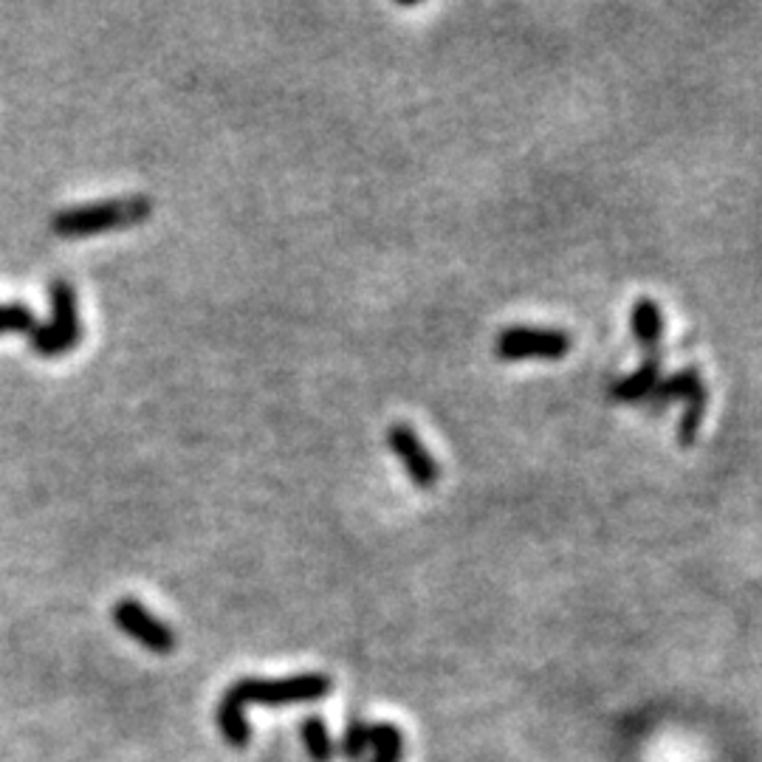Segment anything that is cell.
Wrapping results in <instances>:
<instances>
[{"label": "cell", "mask_w": 762, "mask_h": 762, "mask_svg": "<svg viewBox=\"0 0 762 762\" xmlns=\"http://www.w3.org/2000/svg\"><path fill=\"white\" fill-rule=\"evenodd\" d=\"M370 740V760L368 762H401L404 760V735H401L399 726L381 720L373 724L368 731Z\"/></svg>", "instance_id": "8fae6325"}, {"label": "cell", "mask_w": 762, "mask_h": 762, "mask_svg": "<svg viewBox=\"0 0 762 762\" xmlns=\"http://www.w3.org/2000/svg\"><path fill=\"white\" fill-rule=\"evenodd\" d=\"M632 336L636 343L647 350V354H655L661 336H664V314L658 309L655 300L650 296H641L636 305H632Z\"/></svg>", "instance_id": "ba28073f"}, {"label": "cell", "mask_w": 762, "mask_h": 762, "mask_svg": "<svg viewBox=\"0 0 762 762\" xmlns=\"http://www.w3.org/2000/svg\"><path fill=\"white\" fill-rule=\"evenodd\" d=\"M571 350V336L565 330L548 328H506L497 336L494 354L506 362L519 359H562Z\"/></svg>", "instance_id": "277c9868"}, {"label": "cell", "mask_w": 762, "mask_h": 762, "mask_svg": "<svg viewBox=\"0 0 762 762\" xmlns=\"http://www.w3.org/2000/svg\"><path fill=\"white\" fill-rule=\"evenodd\" d=\"M334 692V681L323 672H305V675L280 677V681H264V677H240L237 684L226 690L232 701L240 706H296L323 701L325 695Z\"/></svg>", "instance_id": "7a4b0ae2"}, {"label": "cell", "mask_w": 762, "mask_h": 762, "mask_svg": "<svg viewBox=\"0 0 762 762\" xmlns=\"http://www.w3.org/2000/svg\"><path fill=\"white\" fill-rule=\"evenodd\" d=\"M217 729H221V735H224V740L232 749H246L251 740L249 720H246V706H240L237 701H232L229 695H224V701L217 704Z\"/></svg>", "instance_id": "30bf717a"}, {"label": "cell", "mask_w": 762, "mask_h": 762, "mask_svg": "<svg viewBox=\"0 0 762 762\" xmlns=\"http://www.w3.org/2000/svg\"><path fill=\"white\" fill-rule=\"evenodd\" d=\"M658 381H661V356L655 350V354L647 356L645 365L636 373L613 384L610 399L621 401V404H638V401L650 399L652 390L658 388Z\"/></svg>", "instance_id": "52a82bcc"}, {"label": "cell", "mask_w": 762, "mask_h": 762, "mask_svg": "<svg viewBox=\"0 0 762 762\" xmlns=\"http://www.w3.org/2000/svg\"><path fill=\"white\" fill-rule=\"evenodd\" d=\"M388 444L395 452V458L404 463V469H407L410 480H413L415 486L433 489L435 483H438V463H435L433 455L427 452L424 440L415 435L413 427H407V424H393V427L388 429Z\"/></svg>", "instance_id": "8992f818"}, {"label": "cell", "mask_w": 762, "mask_h": 762, "mask_svg": "<svg viewBox=\"0 0 762 762\" xmlns=\"http://www.w3.org/2000/svg\"><path fill=\"white\" fill-rule=\"evenodd\" d=\"M706 404H709V390H701L692 399L684 401V418H681V427H677V444L681 447H692L697 438V429H701V421H704Z\"/></svg>", "instance_id": "5bb4252c"}, {"label": "cell", "mask_w": 762, "mask_h": 762, "mask_svg": "<svg viewBox=\"0 0 762 762\" xmlns=\"http://www.w3.org/2000/svg\"><path fill=\"white\" fill-rule=\"evenodd\" d=\"M48 300H52V323L34 325L29 345L34 354L54 359L82 343V323L77 314V294L68 280H54L48 285Z\"/></svg>", "instance_id": "3957f363"}, {"label": "cell", "mask_w": 762, "mask_h": 762, "mask_svg": "<svg viewBox=\"0 0 762 762\" xmlns=\"http://www.w3.org/2000/svg\"><path fill=\"white\" fill-rule=\"evenodd\" d=\"M300 737H303V746L309 751L311 762H330L336 757V743L330 737L328 724H325L320 715H309L300 724Z\"/></svg>", "instance_id": "7c38bea8"}, {"label": "cell", "mask_w": 762, "mask_h": 762, "mask_svg": "<svg viewBox=\"0 0 762 762\" xmlns=\"http://www.w3.org/2000/svg\"><path fill=\"white\" fill-rule=\"evenodd\" d=\"M368 731H370V726L365 724L362 717H359V715H350V717H348V724H345L343 740H339V746H336V751H343L345 760H350V762H362L365 757H368V749H370Z\"/></svg>", "instance_id": "4fadbf2b"}, {"label": "cell", "mask_w": 762, "mask_h": 762, "mask_svg": "<svg viewBox=\"0 0 762 762\" xmlns=\"http://www.w3.org/2000/svg\"><path fill=\"white\" fill-rule=\"evenodd\" d=\"M150 198H122V201H105V204L74 206V210L57 212L52 217V229L59 237H91L142 224L145 217H150Z\"/></svg>", "instance_id": "6da1fadb"}, {"label": "cell", "mask_w": 762, "mask_h": 762, "mask_svg": "<svg viewBox=\"0 0 762 762\" xmlns=\"http://www.w3.org/2000/svg\"><path fill=\"white\" fill-rule=\"evenodd\" d=\"M34 325L37 320L26 305H0V334H32Z\"/></svg>", "instance_id": "9a60e30c"}, {"label": "cell", "mask_w": 762, "mask_h": 762, "mask_svg": "<svg viewBox=\"0 0 762 762\" xmlns=\"http://www.w3.org/2000/svg\"><path fill=\"white\" fill-rule=\"evenodd\" d=\"M113 621L122 632L138 641L142 647H147L150 652L158 655H167V652L176 650V632L172 627H167L165 621H158L153 613L145 610V605H138L136 598H119L113 605Z\"/></svg>", "instance_id": "5b68a950"}, {"label": "cell", "mask_w": 762, "mask_h": 762, "mask_svg": "<svg viewBox=\"0 0 762 762\" xmlns=\"http://www.w3.org/2000/svg\"><path fill=\"white\" fill-rule=\"evenodd\" d=\"M701 390H706L704 379H701V373H697V368H686V370H677L675 376H670V379L658 381V388L652 390V395L647 399V404H650L652 410H664L670 401L681 399H692L695 393H701Z\"/></svg>", "instance_id": "9c48e42d"}]
</instances>
